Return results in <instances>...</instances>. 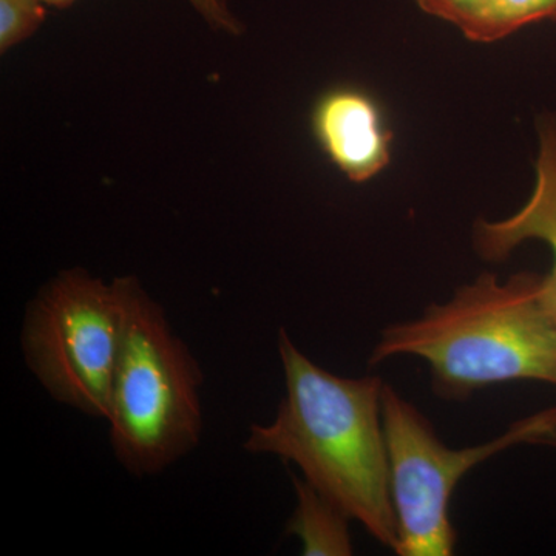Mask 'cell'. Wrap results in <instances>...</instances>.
I'll return each mask as SVG.
<instances>
[{
	"label": "cell",
	"mask_w": 556,
	"mask_h": 556,
	"mask_svg": "<svg viewBox=\"0 0 556 556\" xmlns=\"http://www.w3.org/2000/svg\"><path fill=\"white\" fill-rule=\"evenodd\" d=\"M287 396L269 426L249 428L244 450L298 464L317 492L396 552L397 518L382 422L383 382L348 379L311 362L280 329Z\"/></svg>",
	"instance_id": "6da1fadb"
},
{
	"label": "cell",
	"mask_w": 556,
	"mask_h": 556,
	"mask_svg": "<svg viewBox=\"0 0 556 556\" xmlns=\"http://www.w3.org/2000/svg\"><path fill=\"white\" fill-rule=\"evenodd\" d=\"M397 354L426 358L439 396L464 399L510 380L556 387V321L543 277L522 273L500 283L482 274L444 305L383 329L369 365Z\"/></svg>",
	"instance_id": "7a4b0ae2"
},
{
	"label": "cell",
	"mask_w": 556,
	"mask_h": 556,
	"mask_svg": "<svg viewBox=\"0 0 556 556\" xmlns=\"http://www.w3.org/2000/svg\"><path fill=\"white\" fill-rule=\"evenodd\" d=\"M199 362L163 308L126 277L123 340L110 394V442L134 477L160 473L188 455L203 431Z\"/></svg>",
	"instance_id": "3957f363"
},
{
	"label": "cell",
	"mask_w": 556,
	"mask_h": 556,
	"mask_svg": "<svg viewBox=\"0 0 556 556\" xmlns=\"http://www.w3.org/2000/svg\"><path fill=\"white\" fill-rule=\"evenodd\" d=\"M124 311L126 277L105 283L84 269L64 270L31 300L22 350L54 401L108 420Z\"/></svg>",
	"instance_id": "277c9868"
},
{
	"label": "cell",
	"mask_w": 556,
	"mask_h": 556,
	"mask_svg": "<svg viewBox=\"0 0 556 556\" xmlns=\"http://www.w3.org/2000/svg\"><path fill=\"white\" fill-rule=\"evenodd\" d=\"M382 422L397 518L396 554L401 556H448L455 552L448 504L457 482L471 468L511 445H556V408H552L519 420L486 444L447 448L419 409L387 386L382 390Z\"/></svg>",
	"instance_id": "5b68a950"
},
{
	"label": "cell",
	"mask_w": 556,
	"mask_h": 556,
	"mask_svg": "<svg viewBox=\"0 0 556 556\" xmlns=\"http://www.w3.org/2000/svg\"><path fill=\"white\" fill-rule=\"evenodd\" d=\"M311 129L329 163L350 181L367 182L390 164L393 130L382 104L367 90L325 91L311 113Z\"/></svg>",
	"instance_id": "8992f818"
},
{
	"label": "cell",
	"mask_w": 556,
	"mask_h": 556,
	"mask_svg": "<svg viewBox=\"0 0 556 556\" xmlns=\"http://www.w3.org/2000/svg\"><path fill=\"white\" fill-rule=\"evenodd\" d=\"M535 188L517 214L503 222L479 219L475 244L482 258L501 262L527 240L544 241L554 254V266L543 277L544 302L556 321V118L540 126V153L535 163Z\"/></svg>",
	"instance_id": "52a82bcc"
},
{
	"label": "cell",
	"mask_w": 556,
	"mask_h": 556,
	"mask_svg": "<svg viewBox=\"0 0 556 556\" xmlns=\"http://www.w3.org/2000/svg\"><path fill=\"white\" fill-rule=\"evenodd\" d=\"M298 508L288 532L299 536L303 555L345 556L353 554L348 521L350 517L334 503L317 492L305 479L294 478Z\"/></svg>",
	"instance_id": "ba28073f"
},
{
	"label": "cell",
	"mask_w": 556,
	"mask_h": 556,
	"mask_svg": "<svg viewBox=\"0 0 556 556\" xmlns=\"http://www.w3.org/2000/svg\"><path fill=\"white\" fill-rule=\"evenodd\" d=\"M544 21H556V0H485L460 33L471 42L490 43Z\"/></svg>",
	"instance_id": "9c48e42d"
},
{
	"label": "cell",
	"mask_w": 556,
	"mask_h": 556,
	"mask_svg": "<svg viewBox=\"0 0 556 556\" xmlns=\"http://www.w3.org/2000/svg\"><path fill=\"white\" fill-rule=\"evenodd\" d=\"M47 7L43 0H0V50L35 35L46 21Z\"/></svg>",
	"instance_id": "30bf717a"
},
{
	"label": "cell",
	"mask_w": 556,
	"mask_h": 556,
	"mask_svg": "<svg viewBox=\"0 0 556 556\" xmlns=\"http://www.w3.org/2000/svg\"><path fill=\"white\" fill-rule=\"evenodd\" d=\"M43 2L54 9H68L76 0H43ZM188 2L215 30L226 31L229 35H240L243 31V25L229 9L228 0H188Z\"/></svg>",
	"instance_id": "8fae6325"
},
{
	"label": "cell",
	"mask_w": 556,
	"mask_h": 556,
	"mask_svg": "<svg viewBox=\"0 0 556 556\" xmlns=\"http://www.w3.org/2000/svg\"><path fill=\"white\" fill-rule=\"evenodd\" d=\"M485 0H415L420 11L428 16L448 22L463 28L481 9Z\"/></svg>",
	"instance_id": "7c38bea8"
}]
</instances>
